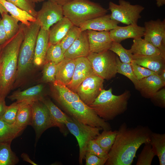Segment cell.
I'll return each mask as SVG.
<instances>
[{
    "mask_svg": "<svg viewBox=\"0 0 165 165\" xmlns=\"http://www.w3.org/2000/svg\"><path fill=\"white\" fill-rule=\"evenodd\" d=\"M86 152L94 155L99 157L108 159V153L105 151L94 139L90 141L86 148Z\"/></svg>",
    "mask_w": 165,
    "mask_h": 165,
    "instance_id": "7bdbcfd3",
    "label": "cell"
},
{
    "mask_svg": "<svg viewBox=\"0 0 165 165\" xmlns=\"http://www.w3.org/2000/svg\"><path fill=\"white\" fill-rule=\"evenodd\" d=\"M75 66V59L65 57L56 64V81L67 86L71 80Z\"/></svg>",
    "mask_w": 165,
    "mask_h": 165,
    "instance_id": "cb8c5ba5",
    "label": "cell"
},
{
    "mask_svg": "<svg viewBox=\"0 0 165 165\" xmlns=\"http://www.w3.org/2000/svg\"><path fill=\"white\" fill-rule=\"evenodd\" d=\"M118 2V4L112 1L109 3L111 18L127 25L137 24L145 8L138 4L132 5L125 0H119Z\"/></svg>",
    "mask_w": 165,
    "mask_h": 165,
    "instance_id": "9c48e42d",
    "label": "cell"
},
{
    "mask_svg": "<svg viewBox=\"0 0 165 165\" xmlns=\"http://www.w3.org/2000/svg\"><path fill=\"white\" fill-rule=\"evenodd\" d=\"M11 142H0V165H14L19 159L12 151Z\"/></svg>",
    "mask_w": 165,
    "mask_h": 165,
    "instance_id": "1f68e13d",
    "label": "cell"
},
{
    "mask_svg": "<svg viewBox=\"0 0 165 165\" xmlns=\"http://www.w3.org/2000/svg\"><path fill=\"white\" fill-rule=\"evenodd\" d=\"M152 132L147 126L134 127L122 124L117 130L114 142L108 153L106 165H130L143 144L149 142Z\"/></svg>",
    "mask_w": 165,
    "mask_h": 165,
    "instance_id": "6da1fadb",
    "label": "cell"
},
{
    "mask_svg": "<svg viewBox=\"0 0 165 165\" xmlns=\"http://www.w3.org/2000/svg\"><path fill=\"white\" fill-rule=\"evenodd\" d=\"M49 30L41 28L36 39L35 49L33 64L39 66L46 61L49 45Z\"/></svg>",
    "mask_w": 165,
    "mask_h": 165,
    "instance_id": "d6986e66",
    "label": "cell"
},
{
    "mask_svg": "<svg viewBox=\"0 0 165 165\" xmlns=\"http://www.w3.org/2000/svg\"><path fill=\"white\" fill-rule=\"evenodd\" d=\"M73 25L68 19L64 16L49 30V44H55L60 43Z\"/></svg>",
    "mask_w": 165,
    "mask_h": 165,
    "instance_id": "d4e9b609",
    "label": "cell"
},
{
    "mask_svg": "<svg viewBox=\"0 0 165 165\" xmlns=\"http://www.w3.org/2000/svg\"><path fill=\"white\" fill-rule=\"evenodd\" d=\"M22 24L24 37L19 52L16 77L17 79L29 72L33 64L35 43L40 29V26L36 20L31 22L29 25Z\"/></svg>",
    "mask_w": 165,
    "mask_h": 165,
    "instance_id": "277c9868",
    "label": "cell"
},
{
    "mask_svg": "<svg viewBox=\"0 0 165 165\" xmlns=\"http://www.w3.org/2000/svg\"><path fill=\"white\" fill-rule=\"evenodd\" d=\"M56 64L52 61L47 62L44 64L42 72V81L46 82H54L56 80Z\"/></svg>",
    "mask_w": 165,
    "mask_h": 165,
    "instance_id": "60d3db41",
    "label": "cell"
},
{
    "mask_svg": "<svg viewBox=\"0 0 165 165\" xmlns=\"http://www.w3.org/2000/svg\"><path fill=\"white\" fill-rule=\"evenodd\" d=\"M62 6L49 0L44 2L37 11L36 17L40 28L49 30L50 28L64 17Z\"/></svg>",
    "mask_w": 165,
    "mask_h": 165,
    "instance_id": "7c38bea8",
    "label": "cell"
},
{
    "mask_svg": "<svg viewBox=\"0 0 165 165\" xmlns=\"http://www.w3.org/2000/svg\"><path fill=\"white\" fill-rule=\"evenodd\" d=\"M75 60V66L73 76L67 86L76 93L78 87L82 82L88 77L95 74L91 64L87 57L78 58Z\"/></svg>",
    "mask_w": 165,
    "mask_h": 165,
    "instance_id": "5bb4252c",
    "label": "cell"
},
{
    "mask_svg": "<svg viewBox=\"0 0 165 165\" xmlns=\"http://www.w3.org/2000/svg\"><path fill=\"white\" fill-rule=\"evenodd\" d=\"M133 54L153 56L161 54L160 50L142 38L134 39L130 49Z\"/></svg>",
    "mask_w": 165,
    "mask_h": 165,
    "instance_id": "4316f807",
    "label": "cell"
},
{
    "mask_svg": "<svg viewBox=\"0 0 165 165\" xmlns=\"http://www.w3.org/2000/svg\"><path fill=\"white\" fill-rule=\"evenodd\" d=\"M8 40L2 24V18H0V45H2Z\"/></svg>",
    "mask_w": 165,
    "mask_h": 165,
    "instance_id": "7dc6e473",
    "label": "cell"
},
{
    "mask_svg": "<svg viewBox=\"0 0 165 165\" xmlns=\"http://www.w3.org/2000/svg\"><path fill=\"white\" fill-rule=\"evenodd\" d=\"M7 107L6 104L5 97L0 96V118L5 113Z\"/></svg>",
    "mask_w": 165,
    "mask_h": 165,
    "instance_id": "c3c4849f",
    "label": "cell"
},
{
    "mask_svg": "<svg viewBox=\"0 0 165 165\" xmlns=\"http://www.w3.org/2000/svg\"><path fill=\"white\" fill-rule=\"evenodd\" d=\"M158 75L163 82L165 83V69L163 70Z\"/></svg>",
    "mask_w": 165,
    "mask_h": 165,
    "instance_id": "f5cc1de1",
    "label": "cell"
},
{
    "mask_svg": "<svg viewBox=\"0 0 165 165\" xmlns=\"http://www.w3.org/2000/svg\"><path fill=\"white\" fill-rule=\"evenodd\" d=\"M19 102L16 125L22 130L30 125L31 115V104L26 101Z\"/></svg>",
    "mask_w": 165,
    "mask_h": 165,
    "instance_id": "f546056e",
    "label": "cell"
},
{
    "mask_svg": "<svg viewBox=\"0 0 165 165\" xmlns=\"http://www.w3.org/2000/svg\"><path fill=\"white\" fill-rule=\"evenodd\" d=\"M31 115L30 125L34 128L38 140L42 133L47 129L56 127L46 105L41 101L31 104Z\"/></svg>",
    "mask_w": 165,
    "mask_h": 165,
    "instance_id": "30bf717a",
    "label": "cell"
},
{
    "mask_svg": "<svg viewBox=\"0 0 165 165\" xmlns=\"http://www.w3.org/2000/svg\"><path fill=\"white\" fill-rule=\"evenodd\" d=\"M65 58L60 43L49 44L46 57V61L53 62L56 64Z\"/></svg>",
    "mask_w": 165,
    "mask_h": 165,
    "instance_id": "8d00e7d4",
    "label": "cell"
},
{
    "mask_svg": "<svg viewBox=\"0 0 165 165\" xmlns=\"http://www.w3.org/2000/svg\"><path fill=\"white\" fill-rule=\"evenodd\" d=\"M41 101L47 107L56 127H58L61 132L66 136L69 131L65 124L69 116L63 112L50 99L44 97Z\"/></svg>",
    "mask_w": 165,
    "mask_h": 165,
    "instance_id": "ffe728a7",
    "label": "cell"
},
{
    "mask_svg": "<svg viewBox=\"0 0 165 165\" xmlns=\"http://www.w3.org/2000/svg\"><path fill=\"white\" fill-rule=\"evenodd\" d=\"M139 81L138 90L143 97L146 98H151L156 92L165 85V83L157 74L152 75Z\"/></svg>",
    "mask_w": 165,
    "mask_h": 165,
    "instance_id": "7402d4cb",
    "label": "cell"
},
{
    "mask_svg": "<svg viewBox=\"0 0 165 165\" xmlns=\"http://www.w3.org/2000/svg\"><path fill=\"white\" fill-rule=\"evenodd\" d=\"M120 23L112 20L110 14H105L89 20L79 27L82 31L87 30L98 31H110L116 28Z\"/></svg>",
    "mask_w": 165,
    "mask_h": 165,
    "instance_id": "e0dca14e",
    "label": "cell"
},
{
    "mask_svg": "<svg viewBox=\"0 0 165 165\" xmlns=\"http://www.w3.org/2000/svg\"><path fill=\"white\" fill-rule=\"evenodd\" d=\"M8 13L5 7L0 3V13L2 15L4 13Z\"/></svg>",
    "mask_w": 165,
    "mask_h": 165,
    "instance_id": "db71d44e",
    "label": "cell"
},
{
    "mask_svg": "<svg viewBox=\"0 0 165 165\" xmlns=\"http://www.w3.org/2000/svg\"><path fill=\"white\" fill-rule=\"evenodd\" d=\"M117 130H103L94 139L99 146L108 153L115 140Z\"/></svg>",
    "mask_w": 165,
    "mask_h": 165,
    "instance_id": "d6a6232c",
    "label": "cell"
},
{
    "mask_svg": "<svg viewBox=\"0 0 165 165\" xmlns=\"http://www.w3.org/2000/svg\"><path fill=\"white\" fill-rule=\"evenodd\" d=\"M112 89H102L92 103L89 106L100 117L105 121L112 120L123 113L127 109L131 94L125 90L116 95L112 93Z\"/></svg>",
    "mask_w": 165,
    "mask_h": 165,
    "instance_id": "3957f363",
    "label": "cell"
},
{
    "mask_svg": "<svg viewBox=\"0 0 165 165\" xmlns=\"http://www.w3.org/2000/svg\"><path fill=\"white\" fill-rule=\"evenodd\" d=\"M131 65L135 76L139 80L152 75L158 74L155 72L136 64L133 61Z\"/></svg>",
    "mask_w": 165,
    "mask_h": 165,
    "instance_id": "ee69618b",
    "label": "cell"
},
{
    "mask_svg": "<svg viewBox=\"0 0 165 165\" xmlns=\"http://www.w3.org/2000/svg\"><path fill=\"white\" fill-rule=\"evenodd\" d=\"M104 79L95 74L85 79L78 87L76 93L80 99L90 105L103 89Z\"/></svg>",
    "mask_w": 165,
    "mask_h": 165,
    "instance_id": "4fadbf2b",
    "label": "cell"
},
{
    "mask_svg": "<svg viewBox=\"0 0 165 165\" xmlns=\"http://www.w3.org/2000/svg\"><path fill=\"white\" fill-rule=\"evenodd\" d=\"M90 52L100 53L109 50L112 41L109 31H86Z\"/></svg>",
    "mask_w": 165,
    "mask_h": 165,
    "instance_id": "9a60e30c",
    "label": "cell"
},
{
    "mask_svg": "<svg viewBox=\"0 0 165 165\" xmlns=\"http://www.w3.org/2000/svg\"><path fill=\"white\" fill-rule=\"evenodd\" d=\"M68 116L79 122L103 130H111L110 124L100 117L81 100L61 105Z\"/></svg>",
    "mask_w": 165,
    "mask_h": 165,
    "instance_id": "8992f818",
    "label": "cell"
},
{
    "mask_svg": "<svg viewBox=\"0 0 165 165\" xmlns=\"http://www.w3.org/2000/svg\"><path fill=\"white\" fill-rule=\"evenodd\" d=\"M17 33L2 45L0 53V96L5 98L16 79L20 48L24 33L22 24Z\"/></svg>",
    "mask_w": 165,
    "mask_h": 165,
    "instance_id": "7a4b0ae2",
    "label": "cell"
},
{
    "mask_svg": "<svg viewBox=\"0 0 165 165\" xmlns=\"http://www.w3.org/2000/svg\"><path fill=\"white\" fill-rule=\"evenodd\" d=\"M145 31L144 27L138 24H133L125 26L118 25L109 31L110 37L112 41L120 43L128 38L135 39L143 37Z\"/></svg>",
    "mask_w": 165,
    "mask_h": 165,
    "instance_id": "2e32d148",
    "label": "cell"
},
{
    "mask_svg": "<svg viewBox=\"0 0 165 165\" xmlns=\"http://www.w3.org/2000/svg\"><path fill=\"white\" fill-rule=\"evenodd\" d=\"M7 13H4L1 15L2 24L8 40L17 33L20 30V25L18 24L17 19Z\"/></svg>",
    "mask_w": 165,
    "mask_h": 165,
    "instance_id": "836d02e7",
    "label": "cell"
},
{
    "mask_svg": "<svg viewBox=\"0 0 165 165\" xmlns=\"http://www.w3.org/2000/svg\"><path fill=\"white\" fill-rule=\"evenodd\" d=\"M153 103L156 106L162 108L165 107V88L160 89L150 98Z\"/></svg>",
    "mask_w": 165,
    "mask_h": 165,
    "instance_id": "f6af8a7d",
    "label": "cell"
},
{
    "mask_svg": "<svg viewBox=\"0 0 165 165\" xmlns=\"http://www.w3.org/2000/svg\"><path fill=\"white\" fill-rule=\"evenodd\" d=\"M149 142L158 158L160 165H165V134L152 132Z\"/></svg>",
    "mask_w": 165,
    "mask_h": 165,
    "instance_id": "f1b7e54d",
    "label": "cell"
},
{
    "mask_svg": "<svg viewBox=\"0 0 165 165\" xmlns=\"http://www.w3.org/2000/svg\"><path fill=\"white\" fill-rule=\"evenodd\" d=\"M43 88V85L38 84L23 91L14 92L8 98L12 101L16 100L17 102L26 101L32 103L35 101H41L44 97Z\"/></svg>",
    "mask_w": 165,
    "mask_h": 165,
    "instance_id": "603a6c76",
    "label": "cell"
},
{
    "mask_svg": "<svg viewBox=\"0 0 165 165\" xmlns=\"http://www.w3.org/2000/svg\"><path fill=\"white\" fill-rule=\"evenodd\" d=\"M116 55L108 50L100 53L90 52L87 57L94 74L104 79L109 80L117 73Z\"/></svg>",
    "mask_w": 165,
    "mask_h": 165,
    "instance_id": "ba28073f",
    "label": "cell"
},
{
    "mask_svg": "<svg viewBox=\"0 0 165 165\" xmlns=\"http://www.w3.org/2000/svg\"><path fill=\"white\" fill-rule=\"evenodd\" d=\"M156 156L149 142L145 144L142 150L138 155L136 165H150Z\"/></svg>",
    "mask_w": 165,
    "mask_h": 165,
    "instance_id": "f35d334b",
    "label": "cell"
},
{
    "mask_svg": "<svg viewBox=\"0 0 165 165\" xmlns=\"http://www.w3.org/2000/svg\"><path fill=\"white\" fill-rule=\"evenodd\" d=\"M69 132L76 138L79 147V161L82 164L84 159L87 146L89 142L94 139L102 130L100 127H92L80 123L75 118L69 116L66 123Z\"/></svg>",
    "mask_w": 165,
    "mask_h": 165,
    "instance_id": "52a82bcc",
    "label": "cell"
},
{
    "mask_svg": "<svg viewBox=\"0 0 165 165\" xmlns=\"http://www.w3.org/2000/svg\"><path fill=\"white\" fill-rule=\"evenodd\" d=\"M144 39L158 49L165 58V20H151L144 23Z\"/></svg>",
    "mask_w": 165,
    "mask_h": 165,
    "instance_id": "8fae6325",
    "label": "cell"
},
{
    "mask_svg": "<svg viewBox=\"0 0 165 165\" xmlns=\"http://www.w3.org/2000/svg\"><path fill=\"white\" fill-rule=\"evenodd\" d=\"M53 83L56 90L55 98L61 106L81 100L76 93L65 85L56 80Z\"/></svg>",
    "mask_w": 165,
    "mask_h": 165,
    "instance_id": "484cf974",
    "label": "cell"
},
{
    "mask_svg": "<svg viewBox=\"0 0 165 165\" xmlns=\"http://www.w3.org/2000/svg\"><path fill=\"white\" fill-rule=\"evenodd\" d=\"M82 31L79 27L73 25L72 27L60 42L64 53L80 36Z\"/></svg>",
    "mask_w": 165,
    "mask_h": 165,
    "instance_id": "d590c367",
    "label": "cell"
},
{
    "mask_svg": "<svg viewBox=\"0 0 165 165\" xmlns=\"http://www.w3.org/2000/svg\"><path fill=\"white\" fill-rule=\"evenodd\" d=\"M109 50L115 53L123 63L131 64L133 61V54L130 50L125 49L120 43L112 41Z\"/></svg>",
    "mask_w": 165,
    "mask_h": 165,
    "instance_id": "74e56055",
    "label": "cell"
},
{
    "mask_svg": "<svg viewBox=\"0 0 165 165\" xmlns=\"http://www.w3.org/2000/svg\"><path fill=\"white\" fill-rule=\"evenodd\" d=\"M23 131L16 125L9 124L0 118V142H11Z\"/></svg>",
    "mask_w": 165,
    "mask_h": 165,
    "instance_id": "4dcf8cb0",
    "label": "cell"
},
{
    "mask_svg": "<svg viewBox=\"0 0 165 165\" xmlns=\"http://www.w3.org/2000/svg\"><path fill=\"white\" fill-rule=\"evenodd\" d=\"M32 2L35 3L41 2L43 1L44 0H30Z\"/></svg>",
    "mask_w": 165,
    "mask_h": 165,
    "instance_id": "11a10c76",
    "label": "cell"
},
{
    "mask_svg": "<svg viewBox=\"0 0 165 165\" xmlns=\"http://www.w3.org/2000/svg\"><path fill=\"white\" fill-rule=\"evenodd\" d=\"M90 53L88 36L86 31H82L79 37L64 53L65 58L75 60L87 57Z\"/></svg>",
    "mask_w": 165,
    "mask_h": 165,
    "instance_id": "ac0fdd59",
    "label": "cell"
},
{
    "mask_svg": "<svg viewBox=\"0 0 165 165\" xmlns=\"http://www.w3.org/2000/svg\"><path fill=\"white\" fill-rule=\"evenodd\" d=\"M133 61L136 64L157 73L165 69V58L161 54L144 56L133 54Z\"/></svg>",
    "mask_w": 165,
    "mask_h": 165,
    "instance_id": "44dd1931",
    "label": "cell"
},
{
    "mask_svg": "<svg viewBox=\"0 0 165 165\" xmlns=\"http://www.w3.org/2000/svg\"></svg>",
    "mask_w": 165,
    "mask_h": 165,
    "instance_id": "680465c9",
    "label": "cell"
},
{
    "mask_svg": "<svg viewBox=\"0 0 165 165\" xmlns=\"http://www.w3.org/2000/svg\"><path fill=\"white\" fill-rule=\"evenodd\" d=\"M157 6L160 7L165 4V0H155Z\"/></svg>",
    "mask_w": 165,
    "mask_h": 165,
    "instance_id": "816d5d0a",
    "label": "cell"
},
{
    "mask_svg": "<svg viewBox=\"0 0 165 165\" xmlns=\"http://www.w3.org/2000/svg\"><path fill=\"white\" fill-rule=\"evenodd\" d=\"M21 157L23 159V160L25 161L28 162L33 165H37V164L30 158L29 156L27 153H22L21 155Z\"/></svg>",
    "mask_w": 165,
    "mask_h": 165,
    "instance_id": "681fc988",
    "label": "cell"
},
{
    "mask_svg": "<svg viewBox=\"0 0 165 165\" xmlns=\"http://www.w3.org/2000/svg\"><path fill=\"white\" fill-rule=\"evenodd\" d=\"M117 73L122 74L128 78L133 83L135 88L138 90L139 81L135 76L131 64L121 62L116 55Z\"/></svg>",
    "mask_w": 165,
    "mask_h": 165,
    "instance_id": "e575fe53",
    "label": "cell"
},
{
    "mask_svg": "<svg viewBox=\"0 0 165 165\" xmlns=\"http://www.w3.org/2000/svg\"><path fill=\"white\" fill-rule=\"evenodd\" d=\"M84 159L86 165H104L105 164L108 159L101 158L86 152Z\"/></svg>",
    "mask_w": 165,
    "mask_h": 165,
    "instance_id": "bcb514c9",
    "label": "cell"
},
{
    "mask_svg": "<svg viewBox=\"0 0 165 165\" xmlns=\"http://www.w3.org/2000/svg\"><path fill=\"white\" fill-rule=\"evenodd\" d=\"M18 108V102L16 101L12 103L7 106L5 113L0 118L9 124L16 125Z\"/></svg>",
    "mask_w": 165,
    "mask_h": 165,
    "instance_id": "ab89813d",
    "label": "cell"
},
{
    "mask_svg": "<svg viewBox=\"0 0 165 165\" xmlns=\"http://www.w3.org/2000/svg\"><path fill=\"white\" fill-rule=\"evenodd\" d=\"M73 0H55V1L57 3L62 6Z\"/></svg>",
    "mask_w": 165,
    "mask_h": 165,
    "instance_id": "f907efd6",
    "label": "cell"
},
{
    "mask_svg": "<svg viewBox=\"0 0 165 165\" xmlns=\"http://www.w3.org/2000/svg\"><path fill=\"white\" fill-rule=\"evenodd\" d=\"M64 16L74 25L79 27L91 19L104 15L107 10L90 0H74L62 6Z\"/></svg>",
    "mask_w": 165,
    "mask_h": 165,
    "instance_id": "5b68a950",
    "label": "cell"
},
{
    "mask_svg": "<svg viewBox=\"0 0 165 165\" xmlns=\"http://www.w3.org/2000/svg\"><path fill=\"white\" fill-rule=\"evenodd\" d=\"M1 3L13 17L17 19L21 23L29 25L31 22L36 20V18L28 13L13 4L5 0H0Z\"/></svg>",
    "mask_w": 165,
    "mask_h": 165,
    "instance_id": "83f0119b",
    "label": "cell"
},
{
    "mask_svg": "<svg viewBox=\"0 0 165 165\" xmlns=\"http://www.w3.org/2000/svg\"><path fill=\"white\" fill-rule=\"evenodd\" d=\"M24 10L33 16L36 17L37 11L35 3L30 0H5Z\"/></svg>",
    "mask_w": 165,
    "mask_h": 165,
    "instance_id": "b9f144b4",
    "label": "cell"
},
{
    "mask_svg": "<svg viewBox=\"0 0 165 165\" xmlns=\"http://www.w3.org/2000/svg\"><path fill=\"white\" fill-rule=\"evenodd\" d=\"M55 2V0H49Z\"/></svg>",
    "mask_w": 165,
    "mask_h": 165,
    "instance_id": "6f0895ef",
    "label": "cell"
},
{
    "mask_svg": "<svg viewBox=\"0 0 165 165\" xmlns=\"http://www.w3.org/2000/svg\"><path fill=\"white\" fill-rule=\"evenodd\" d=\"M2 45H0V52H1V49H2Z\"/></svg>",
    "mask_w": 165,
    "mask_h": 165,
    "instance_id": "9f6ffc18",
    "label": "cell"
}]
</instances>
